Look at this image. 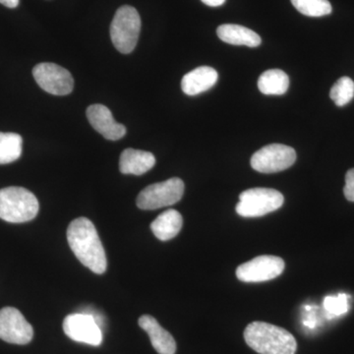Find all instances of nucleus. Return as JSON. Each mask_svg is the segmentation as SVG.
Wrapping results in <instances>:
<instances>
[{"instance_id": "24", "label": "nucleus", "mask_w": 354, "mask_h": 354, "mask_svg": "<svg viewBox=\"0 0 354 354\" xmlns=\"http://www.w3.org/2000/svg\"><path fill=\"white\" fill-rule=\"evenodd\" d=\"M203 3L206 4V6L211 7H218L223 6L225 3V0H201Z\"/></svg>"}, {"instance_id": "25", "label": "nucleus", "mask_w": 354, "mask_h": 354, "mask_svg": "<svg viewBox=\"0 0 354 354\" xmlns=\"http://www.w3.org/2000/svg\"><path fill=\"white\" fill-rule=\"evenodd\" d=\"M0 3L8 8H15L19 6V0H0Z\"/></svg>"}, {"instance_id": "2", "label": "nucleus", "mask_w": 354, "mask_h": 354, "mask_svg": "<svg viewBox=\"0 0 354 354\" xmlns=\"http://www.w3.org/2000/svg\"><path fill=\"white\" fill-rule=\"evenodd\" d=\"M246 344L260 354H295L297 339L288 330L265 322H253L244 330Z\"/></svg>"}, {"instance_id": "5", "label": "nucleus", "mask_w": 354, "mask_h": 354, "mask_svg": "<svg viewBox=\"0 0 354 354\" xmlns=\"http://www.w3.org/2000/svg\"><path fill=\"white\" fill-rule=\"evenodd\" d=\"M285 197L271 188H251L239 195L236 213L244 218H258L281 208Z\"/></svg>"}, {"instance_id": "22", "label": "nucleus", "mask_w": 354, "mask_h": 354, "mask_svg": "<svg viewBox=\"0 0 354 354\" xmlns=\"http://www.w3.org/2000/svg\"><path fill=\"white\" fill-rule=\"evenodd\" d=\"M348 297L339 295L337 297H328L324 300V307L330 315L339 316L346 313L348 310Z\"/></svg>"}, {"instance_id": "8", "label": "nucleus", "mask_w": 354, "mask_h": 354, "mask_svg": "<svg viewBox=\"0 0 354 354\" xmlns=\"http://www.w3.org/2000/svg\"><path fill=\"white\" fill-rule=\"evenodd\" d=\"M285 266V261L278 256H259L239 266L236 277L243 283H263L281 276Z\"/></svg>"}, {"instance_id": "6", "label": "nucleus", "mask_w": 354, "mask_h": 354, "mask_svg": "<svg viewBox=\"0 0 354 354\" xmlns=\"http://www.w3.org/2000/svg\"><path fill=\"white\" fill-rule=\"evenodd\" d=\"M183 193V181L174 177L162 183L147 186L137 197V206L141 209H157L171 206L180 201Z\"/></svg>"}, {"instance_id": "3", "label": "nucleus", "mask_w": 354, "mask_h": 354, "mask_svg": "<svg viewBox=\"0 0 354 354\" xmlns=\"http://www.w3.org/2000/svg\"><path fill=\"white\" fill-rule=\"evenodd\" d=\"M39 205L34 194L23 187L0 189V218L8 223H21L34 220Z\"/></svg>"}, {"instance_id": "9", "label": "nucleus", "mask_w": 354, "mask_h": 354, "mask_svg": "<svg viewBox=\"0 0 354 354\" xmlns=\"http://www.w3.org/2000/svg\"><path fill=\"white\" fill-rule=\"evenodd\" d=\"M32 76L39 87L48 94L67 95L73 91L74 80L71 73L55 64L43 62L32 69Z\"/></svg>"}, {"instance_id": "20", "label": "nucleus", "mask_w": 354, "mask_h": 354, "mask_svg": "<svg viewBox=\"0 0 354 354\" xmlns=\"http://www.w3.org/2000/svg\"><path fill=\"white\" fill-rule=\"evenodd\" d=\"M295 9L308 17H322L332 13V6L328 0H290Z\"/></svg>"}, {"instance_id": "18", "label": "nucleus", "mask_w": 354, "mask_h": 354, "mask_svg": "<svg viewBox=\"0 0 354 354\" xmlns=\"http://www.w3.org/2000/svg\"><path fill=\"white\" fill-rule=\"evenodd\" d=\"M290 87L288 74L281 69L265 71L258 80V88L264 95H281L286 94Z\"/></svg>"}, {"instance_id": "13", "label": "nucleus", "mask_w": 354, "mask_h": 354, "mask_svg": "<svg viewBox=\"0 0 354 354\" xmlns=\"http://www.w3.org/2000/svg\"><path fill=\"white\" fill-rule=\"evenodd\" d=\"M138 322L150 337L153 348L158 354H176V342L174 337L153 317L143 315L140 317Z\"/></svg>"}, {"instance_id": "21", "label": "nucleus", "mask_w": 354, "mask_h": 354, "mask_svg": "<svg viewBox=\"0 0 354 354\" xmlns=\"http://www.w3.org/2000/svg\"><path fill=\"white\" fill-rule=\"evenodd\" d=\"M330 97L335 106H344L354 97V82L349 77H342L333 86L330 91Z\"/></svg>"}, {"instance_id": "4", "label": "nucleus", "mask_w": 354, "mask_h": 354, "mask_svg": "<svg viewBox=\"0 0 354 354\" xmlns=\"http://www.w3.org/2000/svg\"><path fill=\"white\" fill-rule=\"evenodd\" d=\"M141 18L138 11L129 6H121L111 25V38L114 48L123 55L132 53L138 43Z\"/></svg>"}, {"instance_id": "16", "label": "nucleus", "mask_w": 354, "mask_h": 354, "mask_svg": "<svg viewBox=\"0 0 354 354\" xmlns=\"http://www.w3.org/2000/svg\"><path fill=\"white\" fill-rule=\"evenodd\" d=\"M216 34L221 41L234 46L257 48L262 43V39L257 32L241 25H221L216 30Z\"/></svg>"}, {"instance_id": "14", "label": "nucleus", "mask_w": 354, "mask_h": 354, "mask_svg": "<svg viewBox=\"0 0 354 354\" xmlns=\"http://www.w3.org/2000/svg\"><path fill=\"white\" fill-rule=\"evenodd\" d=\"M218 79V72L212 67H198L183 77V81H181V88H183L184 94L200 95L213 88Z\"/></svg>"}, {"instance_id": "23", "label": "nucleus", "mask_w": 354, "mask_h": 354, "mask_svg": "<svg viewBox=\"0 0 354 354\" xmlns=\"http://www.w3.org/2000/svg\"><path fill=\"white\" fill-rule=\"evenodd\" d=\"M344 193L346 200H348L349 202H354V169H349L346 172Z\"/></svg>"}, {"instance_id": "19", "label": "nucleus", "mask_w": 354, "mask_h": 354, "mask_svg": "<svg viewBox=\"0 0 354 354\" xmlns=\"http://www.w3.org/2000/svg\"><path fill=\"white\" fill-rule=\"evenodd\" d=\"M23 139L16 133L0 132V165L11 164L22 155Z\"/></svg>"}, {"instance_id": "10", "label": "nucleus", "mask_w": 354, "mask_h": 354, "mask_svg": "<svg viewBox=\"0 0 354 354\" xmlns=\"http://www.w3.org/2000/svg\"><path fill=\"white\" fill-rule=\"evenodd\" d=\"M34 337L31 324L19 310L4 307L0 310V339L13 344H27Z\"/></svg>"}, {"instance_id": "11", "label": "nucleus", "mask_w": 354, "mask_h": 354, "mask_svg": "<svg viewBox=\"0 0 354 354\" xmlns=\"http://www.w3.org/2000/svg\"><path fill=\"white\" fill-rule=\"evenodd\" d=\"M65 335L73 341L99 346L102 342V330L94 317L88 313L70 314L64 319Z\"/></svg>"}, {"instance_id": "12", "label": "nucleus", "mask_w": 354, "mask_h": 354, "mask_svg": "<svg viewBox=\"0 0 354 354\" xmlns=\"http://www.w3.org/2000/svg\"><path fill=\"white\" fill-rule=\"evenodd\" d=\"M88 122L104 138L116 141L127 134V128L114 120L113 113L104 104H93L87 109Z\"/></svg>"}, {"instance_id": "17", "label": "nucleus", "mask_w": 354, "mask_h": 354, "mask_svg": "<svg viewBox=\"0 0 354 354\" xmlns=\"http://www.w3.org/2000/svg\"><path fill=\"white\" fill-rule=\"evenodd\" d=\"M183 216L176 209H167L151 223V230L158 239L171 241L180 232L183 228Z\"/></svg>"}, {"instance_id": "1", "label": "nucleus", "mask_w": 354, "mask_h": 354, "mask_svg": "<svg viewBox=\"0 0 354 354\" xmlns=\"http://www.w3.org/2000/svg\"><path fill=\"white\" fill-rule=\"evenodd\" d=\"M67 241L77 259L95 274L106 271L108 259L97 228L88 218H78L67 228Z\"/></svg>"}, {"instance_id": "15", "label": "nucleus", "mask_w": 354, "mask_h": 354, "mask_svg": "<svg viewBox=\"0 0 354 354\" xmlns=\"http://www.w3.org/2000/svg\"><path fill=\"white\" fill-rule=\"evenodd\" d=\"M155 164L156 158L152 153L129 148L121 153L120 171L123 174L142 176L152 169Z\"/></svg>"}, {"instance_id": "7", "label": "nucleus", "mask_w": 354, "mask_h": 354, "mask_svg": "<svg viewBox=\"0 0 354 354\" xmlns=\"http://www.w3.org/2000/svg\"><path fill=\"white\" fill-rule=\"evenodd\" d=\"M297 160L295 149L283 144L263 147L251 158V167L262 174H274L290 169Z\"/></svg>"}]
</instances>
